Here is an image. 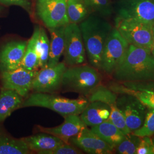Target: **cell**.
I'll use <instances>...</instances> for the list:
<instances>
[{
  "mask_svg": "<svg viewBox=\"0 0 154 154\" xmlns=\"http://www.w3.org/2000/svg\"><path fill=\"white\" fill-rule=\"evenodd\" d=\"M32 151L23 138H13L0 132V154H29Z\"/></svg>",
  "mask_w": 154,
  "mask_h": 154,
  "instance_id": "44dd1931",
  "label": "cell"
},
{
  "mask_svg": "<svg viewBox=\"0 0 154 154\" xmlns=\"http://www.w3.org/2000/svg\"><path fill=\"white\" fill-rule=\"evenodd\" d=\"M116 27L130 45L151 51L154 44V25L134 19L115 20Z\"/></svg>",
  "mask_w": 154,
  "mask_h": 154,
  "instance_id": "5b68a950",
  "label": "cell"
},
{
  "mask_svg": "<svg viewBox=\"0 0 154 154\" xmlns=\"http://www.w3.org/2000/svg\"><path fill=\"white\" fill-rule=\"evenodd\" d=\"M112 75L118 82L154 81V57L149 50L129 45Z\"/></svg>",
  "mask_w": 154,
  "mask_h": 154,
  "instance_id": "6da1fadb",
  "label": "cell"
},
{
  "mask_svg": "<svg viewBox=\"0 0 154 154\" xmlns=\"http://www.w3.org/2000/svg\"><path fill=\"white\" fill-rule=\"evenodd\" d=\"M23 102V98L16 91L1 88L0 91V123L4 121L11 113L19 108Z\"/></svg>",
  "mask_w": 154,
  "mask_h": 154,
  "instance_id": "d6986e66",
  "label": "cell"
},
{
  "mask_svg": "<svg viewBox=\"0 0 154 154\" xmlns=\"http://www.w3.org/2000/svg\"><path fill=\"white\" fill-rule=\"evenodd\" d=\"M91 13L102 18H109L114 13L112 0H84Z\"/></svg>",
  "mask_w": 154,
  "mask_h": 154,
  "instance_id": "484cf974",
  "label": "cell"
},
{
  "mask_svg": "<svg viewBox=\"0 0 154 154\" xmlns=\"http://www.w3.org/2000/svg\"><path fill=\"white\" fill-rule=\"evenodd\" d=\"M67 68L63 62L53 67H47L38 71L32 83L34 93L53 94L62 88V75Z\"/></svg>",
  "mask_w": 154,
  "mask_h": 154,
  "instance_id": "8fae6325",
  "label": "cell"
},
{
  "mask_svg": "<svg viewBox=\"0 0 154 154\" xmlns=\"http://www.w3.org/2000/svg\"><path fill=\"white\" fill-rule=\"evenodd\" d=\"M132 132L140 138L150 137L154 135V109L149 108L147 110L142 126Z\"/></svg>",
  "mask_w": 154,
  "mask_h": 154,
  "instance_id": "83f0119b",
  "label": "cell"
},
{
  "mask_svg": "<svg viewBox=\"0 0 154 154\" xmlns=\"http://www.w3.org/2000/svg\"><path fill=\"white\" fill-rule=\"evenodd\" d=\"M64 122L58 126L45 127L38 126L41 132L53 135L61 139L65 143H69L70 138L79 134L87 126L78 115H70L64 117Z\"/></svg>",
  "mask_w": 154,
  "mask_h": 154,
  "instance_id": "9a60e30c",
  "label": "cell"
},
{
  "mask_svg": "<svg viewBox=\"0 0 154 154\" xmlns=\"http://www.w3.org/2000/svg\"><path fill=\"white\" fill-rule=\"evenodd\" d=\"M88 97V99L90 102L95 101L101 102L110 106L116 105L118 98L116 94L101 85H99L96 88H94Z\"/></svg>",
  "mask_w": 154,
  "mask_h": 154,
  "instance_id": "d4e9b609",
  "label": "cell"
},
{
  "mask_svg": "<svg viewBox=\"0 0 154 154\" xmlns=\"http://www.w3.org/2000/svg\"><path fill=\"white\" fill-rule=\"evenodd\" d=\"M66 10L69 22L77 24L92 13L84 0H66Z\"/></svg>",
  "mask_w": 154,
  "mask_h": 154,
  "instance_id": "603a6c76",
  "label": "cell"
},
{
  "mask_svg": "<svg viewBox=\"0 0 154 154\" xmlns=\"http://www.w3.org/2000/svg\"><path fill=\"white\" fill-rule=\"evenodd\" d=\"M111 107V112L108 121L117 127L124 135H127L131 131L127 125L126 122L121 111L118 109L116 105Z\"/></svg>",
  "mask_w": 154,
  "mask_h": 154,
  "instance_id": "f1b7e54d",
  "label": "cell"
},
{
  "mask_svg": "<svg viewBox=\"0 0 154 154\" xmlns=\"http://www.w3.org/2000/svg\"><path fill=\"white\" fill-rule=\"evenodd\" d=\"M4 8L3 5L0 4V14H1V13L4 11Z\"/></svg>",
  "mask_w": 154,
  "mask_h": 154,
  "instance_id": "d590c367",
  "label": "cell"
},
{
  "mask_svg": "<svg viewBox=\"0 0 154 154\" xmlns=\"http://www.w3.org/2000/svg\"><path fill=\"white\" fill-rule=\"evenodd\" d=\"M28 42L11 41L0 49V72L11 71L21 67Z\"/></svg>",
  "mask_w": 154,
  "mask_h": 154,
  "instance_id": "5bb4252c",
  "label": "cell"
},
{
  "mask_svg": "<svg viewBox=\"0 0 154 154\" xmlns=\"http://www.w3.org/2000/svg\"><path fill=\"white\" fill-rule=\"evenodd\" d=\"M38 72V70L29 71L21 67L16 70L1 72V88L13 90L25 98L32 90L33 80Z\"/></svg>",
  "mask_w": 154,
  "mask_h": 154,
  "instance_id": "7c38bea8",
  "label": "cell"
},
{
  "mask_svg": "<svg viewBox=\"0 0 154 154\" xmlns=\"http://www.w3.org/2000/svg\"><path fill=\"white\" fill-rule=\"evenodd\" d=\"M102 81L98 69L91 66L78 65L67 67L62 79L65 91H72L88 97Z\"/></svg>",
  "mask_w": 154,
  "mask_h": 154,
  "instance_id": "277c9868",
  "label": "cell"
},
{
  "mask_svg": "<svg viewBox=\"0 0 154 154\" xmlns=\"http://www.w3.org/2000/svg\"><path fill=\"white\" fill-rule=\"evenodd\" d=\"M35 11L39 20L48 29L66 26L70 23L66 0H36Z\"/></svg>",
  "mask_w": 154,
  "mask_h": 154,
  "instance_id": "9c48e42d",
  "label": "cell"
},
{
  "mask_svg": "<svg viewBox=\"0 0 154 154\" xmlns=\"http://www.w3.org/2000/svg\"><path fill=\"white\" fill-rule=\"evenodd\" d=\"M33 34L35 37V46L39 60L41 69L48 67L50 50V39L46 30L42 27L35 28Z\"/></svg>",
  "mask_w": 154,
  "mask_h": 154,
  "instance_id": "7402d4cb",
  "label": "cell"
},
{
  "mask_svg": "<svg viewBox=\"0 0 154 154\" xmlns=\"http://www.w3.org/2000/svg\"><path fill=\"white\" fill-rule=\"evenodd\" d=\"M63 62L67 67L84 65L86 54L78 24L69 23L65 28Z\"/></svg>",
  "mask_w": 154,
  "mask_h": 154,
  "instance_id": "ba28073f",
  "label": "cell"
},
{
  "mask_svg": "<svg viewBox=\"0 0 154 154\" xmlns=\"http://www.w3.org/2000/svg\"><path fill=\"white\" fill-rule=\"evenodd\" d=\"M65 26L48 29L50 35V50L48 67L57 65L63 54Z\"/></svg>",
  "mask_w": 154,
  "mask_h": 154,
  "instance_id": "ac0fdd59",
  "label": "cell"
},
{
  "mask_svg": "<svg viewBox=\"0 0 154 154\" xmlns=\"http://www.w3.org/2000/svg\"><path fill=\"white\" fill-rule=\"evenodd\" d=\"M151 138L149 137L141 138L140 141L136 150V154H149Z\"/></svg>",
  "mask_w": 154,
  "mask_h": 154,
  "instance_id": "836d02e7",
  "label": "cell"
},
{
  "mask_svg": "<svg viewBox=\"0 0 154 154\" xmlns=\"http://www.w3.org/2000/svg\"><path fill=\"white\" fill-rule=\"evenodd\" d=\"M116 105L124 116L131 132L142 126L147 111L146 106L136 96L121 95L117 98Z\"/></svg>",
  "mask_w": 154,
  "mask_h": 154,
  "instance_id": "30bf717a",
  "label": "cell"
},
{
  "mask_svg": "<svg viewBox=\"0 0 154 154\" xmlns=\"http://www.w3.org/2000/svg\"><path fill=\"white\" fill-rule=\"evenodd\" d=\"M116 20L134 19L154 25V0H116Z\"/></svg>",
  "mask_w": 154,
  "mask_h": 154,
  "instance_id": "52a82bcc",
  "label": "cell"
},
{
  "mask_svg": "<svg viewBox=\"0 0 154 154\" xmlns=\"http://www.w3.org/2000/svg\"><path fill=\"white\" fill-rule=\"evenodd\" d=\"M21 67L29 71L37 70L39 67V60L35 46V37L33 34L28 42Z\"/></svg>",
  "mask_w": 154,
  "mask_h": 154,
  "instance_id": "cb8c5ba5",
  "label": "cell"
},
{
  "mask_svg": "<svg viewBox=\"0 0 154 154\" xmlns=\"http://www.w3.org/2000/svg\"><path fill=\"white\" fill-rule=\"evenodd\" d=\"M111 112L109 105L101 102H89L79 115L87 126H94L109 119Z\"/></svg>",
  "mask_w": 154,
  "mask_h": 154,
  "instance_id": "2e32d148",
  "label": "cell"
},
{
  "mask_svg": "<svg viewBox=\"0 0 154 154\" xmlns=\"http://www.w3.org/2000/svg\"><path fill=\"white\" fill-rule=\"evenodd\" d=\"M120 82L136 93L147 91H154V81H126Z\"/></svg>",
  "mask_w": 154,
  "mask_h": 154,
  "instance_id": "f546056e",
  "label": "cell"
},
{
  "mask_svg": "<svg viewBox=\"0 0 154 154\" xmlns=\"http://www.w3.org/2000/svg\"><path fill=\"white\" fill-rule=\"evenodd\" d=\"M0 4L3 6H18L32 14V4L29 0H0Z\"/></svg>",
  "mask_w": 154,
  "mask_h": 154,
  "instance_id": "d6a6232c",
  "label": "cell"
},
{
  "mask_svg": "<svg viewBox=\"0 0 154 154\" xmlns=\"http://www.w3.org/2000/svg\"><path fill=\"white\" fill-rule=\"evenodd\" d=\"M78 25L88 62L90 66L100 70L103 48L113 27L105 18L97 15H90Z\"/></svg>",
  "mask_w": 154,
  "mask_h": 154,
  "instance_id": "7a4b0ae2",
  "label": "cell"
},
{
  "mask_svg": "<svg viewBox=\"0 0 154 154\" xmlns=\"http://www.w3.org/2000/svg\"><path fill=\"white\" fill-rule=\"evenodd\" d=\"M82 154V150L70 143H64L54 149L45 152L44 154Z\"/></svg>",
  "mask_w": 154,
  "mask_h": 154,
  "instance_id": "4dcf8cb0",
  "label": "cell"
},
{
  "mask_svg": "<svg viewBox=\"0 0 154 154\" xmlns=\"http://www.w3.org/2000/svg\"><path fill=\"white\" fill-rule=\"evenodd\" d=\"M89 102L88 99L85 98L68 99L55 96L52 94L34 93L23 100L21 108L28 107L46 108L65 117L70 115L79 116Z\"/></svg>",
  "mask_w": 154,
  "mask_h": 154,
  "instance_id": "3957f363",
  "label": "cell"
},
{
  "mask_svg": "<svg viewBox=\"0 0 154 154\" xmlns=\"http://www.w3.org/2000/svg\"><path fill=\"white\" fill-rule=\"evenodd\" d=\"M141 138L131 134L125 135L124 139L116 146L114 151L119 154H135Z\"/></svg>",
  "mask_w": 154,
  "mask_h": 154,
  "instance_id": "4316f807",
  "label": "cell"
},
{
  "mask_svg": "<svg viewBox=\"0 0 154 154\" xmlns=\"http://www.w3.org/2000/svg\"><path fill=\"white\" fill-rule=\"evenodd\" d=\"M151 52L152 55L154 57V45H153V46H152V48L151 49Z\"/></svg>",
  "mask_w": 154,
  "mask_h": 154,
  "instance_id": "8d00e7d4",
  "label": "cell"
},
{
  "mask_svg": "<svg viewBox=\"0 0 154 154\" xmlns=\"http://www.w3.org/2000/svg\"><path fill=\"white\" fill-rule=\"evenodd\" d=\"M135 96L146 106L154 109V91H147L137 92Z\"/></svg>",
  "mask_w": 154,
  "mask_h": 154,
  "instance_id": "1f68e13d",
  "label": "cell"
},
{
  "mask_svg": "<svg viewBox=\"0 0 154 154\" xmlns=\"http://www.w3.org/2000/svg\"><path fill=\"white\" fill-rule=\"evenodd\" d=\"M23 139L31 151L37 152L39 154H44L65 143L54 135L43 132Z\"/></svg>",
  "mask_w": 154,
  "mask_h": 154,
  "instance_id": "e0dca14e",
  "label": "cell"
},
{
  "mask_svg": "<svg viewBox=\"0 0 154 154\" xmlns=\"http://www.w3.org/2000/svg\"><path fill=\"white\" fill-rule=\"evenodd\" d=\"M153 33H154V27H153Z\"/></svg>",
  "mask_w": 154,
  "mask_h": 154,
  "instance_id": "74e56055",
  "label": "cell"
},
{
  "mask_svg": "<svg viewBox=\"0 0 154 154\" xmlns=\"http://www.w3.org/2000/svg\"><path fill=\"white\" fill-rule=\"evenodd\" d=\"M129 44L116 28H112L106 39L103 50L100 70L106 74H113L123 61Z\"/></svg>",
  "mask_w": 154,
  "mask_h": 154,
  "instance_id": "8992f818",
  "label": "cell"
},
{
  "mask_svg": "<svg viewBox=\"0 0 154 154\" xmlns=\"http://www.w3.org/2000/svg\"><path fill=\"white\" fill-rule=\"evenodd\" d=\"M149 154H154V138L151 139V144L150 146Z\"/></svg>",
  "mask_w": 154,
  "mask_h": 154,
  "instance_id": "e575fe53",
  "label": "cell"
},
{
  "mask_svg": "<svg viewBox=\"0 0 154 154\" xmlns=\"http://www.w3.org/2000/svg\"><path fill=\"white\" fill-rule=\"evenodd\" d=\"M69 143L88 154H110L114 149L87 127L70 138Z\"/></svg>",
  "mask_w": 154,
  "mask_h": 154,
  "instance_id": "4fadbf2b",
  "label": "cell"
},
{
  "mask_svg": "<svg viewBox=\"0 0 154 154\" xmlns=\"http://www.w3.org/2000/svg\"><path fill=\"white\" fill-rule=\"evenodd\" d=\"M91 130L106 142L109 143L114 149L125 137V135L108 120L91 127Z\"/></svg>",
  "mask_w": 154,
  "mask_h": 154,
  "instance_id": "ffe728a7",
  "label": "cell"
}]
</instances>
